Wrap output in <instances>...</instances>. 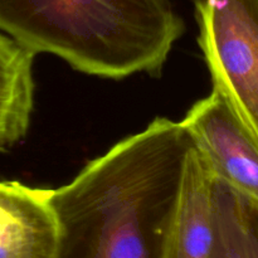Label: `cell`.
Here are the masks:
<instances>
[{"label": "cell", "mask_w": 258, "mask_h": 258, "mask_svg": "<svg viewBox=\"0 0 258 258\" xmlns=\"http://www.w3.org/2000/svg\"><path fill=\"white\" fill-rule=\"evenodd\" d=\"M212 243V173L194 144L186 160L180 202L161 258H209Z\"/></svg>", "instance_id": "obj_5"}, {"label": "cell", "mask_w": 258, "mask_h": 258, "mask_svg": "<svg viewBox=\"0 0 258 258\" xmlns=\"http://www.w3.org/2000/svg\"><path fill=\"white\" fill-rule=\"evenodd\" d=\"M34 53L0 33V151L22 140L34 101Z\"/></svg>", "instance_id": "obj_6"}, {"label": "cell", "mask_w": 258, "mask_h": 258, "mask_svg": "<svg viewBox=\"0 0 258 258\" xmlns=\"http://www.w3.org/2000/svg\"><path fill=\"white\" fill-rule=\"evenodd\" d=\"M50 193L0 181V258H55L58 223Z\"/></svg>", "instance_id": "obj_4"}, {"label": "cell", "mask_w": 258, "mask_h": 258, "mask_svg": "<svg viewBox=\"0 0 258 258\" xmlns=\"http://www.w3.org/2000/svg\"><path fill=\"white\" fill-rule=\"evenodd\" d=\"M196 15L213 90L258 144V0H196Z\"/></svg>", "instance_id": "obj_2"}, {"label": "cell", "mask_w": 258, "mask_h": 258, "mask_svg": "<svg viewBox=\"0 0 258 258\" xmlns=\"http://www.w3.org/2000/svg\"><path fill=\"white\" fill-rule=\"evenodd\" d=\"M212 209L213 243L209 258H258L257 202L212 174Z\"/></svg>", "instance_id": "obj_7"}, {"label": "cell", "mask_w": 258, "mask_h": 258, "mask_svg": "<svg viewBox=\"0 0 258 258\" xmlns=\"http://www.w3.org/2000/svg\"><path fill=\"white\" fill-rule=\"evenodd\" d=\"M0 30L86 75H156L184 22L171 0H0Z\"/></svg>", "instance_id": "obj_1"}, {"label": "cell", "mask_w": 258, "mask_h": 258, "mask_svg": "<svg viewBox=\"0 0 258 258\" xmlns=\"http://www.w3.org/2000/svg\"><path fill=\"white\" fill-rule=\"evenodd\" d=\"M181 122L212 174L258 203V144L223 96L213 90Z\"/></svg>", "instance_id": "obj_3"}]
</instances>
